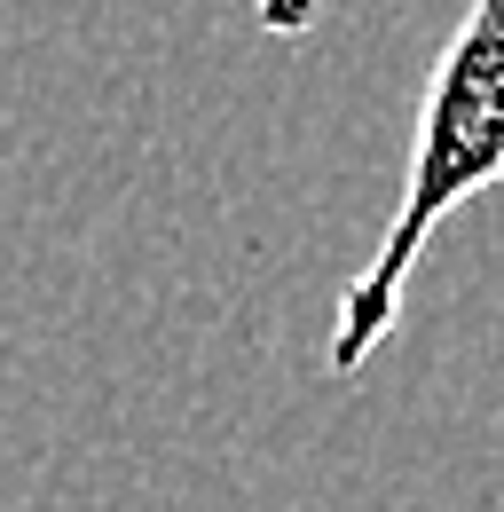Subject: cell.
Wrapping results in <instances>:
<instances>
[{
	"label": "cell",
	"instance_id": "2",
	"mask_svg": "<svg viewBox=\"0 0 504 512\" xmlns=\"http://www.w3.org/2000/svg\"><path fill=\"white\" fill-rule=\"evenodd\" d=\"M252 16H260V32L292 40V32H308V24H315V0H252Z\"/></svg>",
	"mask_w": 504,
	"mask_h": 512
},
{
	"label": "cell",
	"instance_id": "1",
	"mask_svg": "<svg viewBox=\"0 0 504 512\" xmlns=\"http://www.w3.org/2000/svg\"><path fill=\"white\" fill-rule=\"evenodd\" d=\"M504 182V0H473L465 24L449 32L418 111V142H410V174L394 197V221L378 237V253L355 268V284L339 292L331 316V379H355L386 347V331L402 323V292L410 268L426 260L449 213H465L473 197H489Z\"/></svg>",
	"mask_w": 504,
	"mask_h": 512
}]
</instances>
